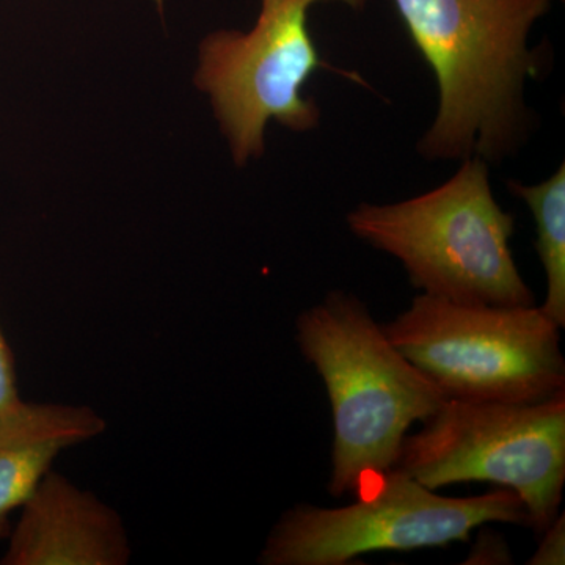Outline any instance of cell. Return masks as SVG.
<instances>
[{"label": "cell", "mask_w": 565, "mask_h": 565, "mask_svg": "<svg viewBox=\"0 0 565 565\" xmlns=\"http://www.w3.org/2000/svg\"><path fill=\"white\" fill-rule=\"evenodd\" d=\"M553 0H394L408 35L433 70L438 110L419 140L433 161L500 162L530 131L526 82L541 54L534 25Z\"/></svg>", "instance_id": "obj_1"}, {"label": "cell", "mask_w": 565, "mask_h": 565, "mask_svg": "<svg viewBox=\"0 0 565 565\" xmlns=\"http://www.w3.org/2000/svg\"><path fill=\"white\" fill-rule=\"evenodd\" d=\"M297 343L321 375L333 415L329 492L355 494L392 470L415 423L445 397L394 348L366 305L343 291L297 318Z\"/></svg>", "instance_id": "obj_2"}, {"label": "cell", "mask_w": 565, "mask_h": 565, "mask_svg": "<svg viewBox=\"0 0 565 565\" xmlns=\"http://www.w3.org/2000/svg\"><path fill=\"white\" fill-rule=\"evenodd\" d=\"M363 243L403 264L412 285L449 302L530 307L511 250L514 217L494 200L489 163L463 159L448 181L404 202L362 203L345 217Z\"/></svg>", "instance_id": "obj_3"}, {"label": "cell", "mask_w": 565, "mask_h": 565, "mask_svg": "<svg viewBox=\"0 0 565 565\" xmlns=\"http://www.w3.org/2000/svg\"><path fill=\"white\" fill-rule=\"evenodd\" d=\"M384 330L445 399L539 403L565 392L561 329L535 305H467L422 294Z\"/></svg>", "instance_id": "obj_4"}, {"label": "cell", "mask_w": 565, "mask_h": 565, "mask_svg": "<svg viewBox=\"0 0 565 565\" xmlns=\"http://www.w3.org/2000/svg\"><path fill=\"white\" fill-rule=\"evenodd\" d=\"M258 18L248 31L217 29L199 46L193 84L210 99L212 114L228 145L234 166L258 161L266 151V129L278 122L308 132L321 122L315 99L303 87L316 71L366 82L323 62L308 25L311 7L341 2L363 10L373 0H259Z\"/></svg>", "instance_id": "obj_5"}, {"label": "cell", "mask_w": 565, "mask_h": 565, "mask_svg": "<svg viewBox=\"0 0 565 565\" xmlns=\"http://www.w3.org/2000/svg\"><path fill=\"white\" fill-rule=\"evenodd\" d=\"M394 467L433 490L460 482L512 490L542 534L563 501L565 392L539 403L445 399L404 438Z\"/></svg>", "instance_id": "obj_6"}, {"label": "cell", "mask_w": 565, "mask_h": 565, "mask_svg": "<svg viewBox=\"0 0 565 565\" xmlns=\"http://www.w3.org/2000/svg\"><path fill=\"white\" fill-rule=\"evenodd\" d=\"M343 508L297 504L270 531L264 565H345L364 553L412 552L467 542L486 523L527 526L522 500L498 489L478 497L438 494L399 468L355 493Z\"/></svg>", "instance_id": "obj_7"}, {"label": "cell", "mask_w": 565, "mask_h": 565, "mask_svg": "<svg viewBox=\"0 0 565 565\" xmlns=\"http://www.w3.org/2000/svg\"><path fill=\"white\" fill-rule=\"evenodd\" d=\"M2 565H125L129 535L117 511L95 493L47 471L22 505Z\"/></svg>", "instance_id": "obj_8"}, {"label": "cell", "mask_w": 565, "mask_h": 565, "mask_svg": "<svg viewBox=\"0 0 565 565\" xmlns=\"http://www.w3.org/2000/svg\"><path fill=\"white\" fill-rule=\"evenodd\" d=\"M106 430V422L85 405L25 403L0 416V537L9 516L32 497L65 449Z\"/></svg>", "instance_id": "obj_9"}, {"label": "cell", "mask_w": 565, "mask_h": 565, "mask_svg": "<svg viewBox=\"0 0 565 565\" xmlns=\"http://www.w3.org/2000/svg\"><path fill=\"white\" fill-rule=\"evenodd\" d=\"M508 189L526 203L534 218L535 252L544 267L546 280L542 313L565 327V166L534 185L508 181Z\"/></svg>", "instance_id": "obj_10"}, {"label": "cell", "mask_w": 565, "mask_h": 565, "mask_svg": "<svg viewBox=\"0 0 565 565\" xmlns=\"http://www.w3.org/2000/svg\"><path fill=\"white\" fill-rule=\"evenodd\" d=\"M542 535L537 552L530 557V565H564L565 564V516L557 514Z\"/></svg>", "instance_id": "obj_11"}, {"label": "cell", "mask_w": 565, "mask_h": 565, "mask_svg": "<svg viewBox=\"0 0 565 565\" xmlns=\"http://www.w3.org/2000/svg\"><path fill=\"white\" fill-rule=\"evenodd\" d=\"M21 401L20 393H18L13 353L0 330V416L7 414Z\"/></svg>", "instance_id": "obj_12"}]
</instances>
